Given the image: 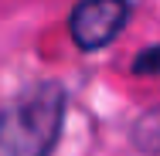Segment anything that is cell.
<instances>
[{
	"mask_svg": "<svg viewBox=\"0 0 160 156\" xmlns=\"http://www.w3.org/2000/svg\"><path fill=\"white\" fill-rule=\"evenodd\" d=\"M133 139H136L140 149H147V153H160V105H157V109H150V112L136 122Z\"/></svg>",
	"mask_w": 160,
	"mask_h": 156,
	"instance_id": "cell-3",
	"label": "cell"
},
{
	"mask_svg": "<svg viewBox=\"0 0 160 156\" xmlns=\"http://www.w3.org/2000/svg\"><path fill=\"white\" fill-rule=\"evenodd\" d=\"M126 21H129V0H78L68 17V31L82 51H99L119 37Z\"/></svg>",
	"mask_w": 160,
	"mask_h": 156,
	"instance_id": "cell-2",
	"label": "cell"
},
{
	"mask_svg": "<svg viewBox=\"0 0 160 156\" xmlns=\"http://www.w3.org/2000/svg\"><path fill=\"white\" fill-rule=\"evenodd\" d=\"M133 71H136V75H157V71H160V44L140 51L136 61H133Z\"/></svg>",
	"mask_w": 160,
	"mask_h": 156,
	"instance_id": "cell-4",
	"label": "cell"
},
{
	"mask_svg": "<svg viewBox=\"0 0 160 156\" xmlns=\"http://www.w3.org/2000/svg\"><path fill=\"white\" fill-rule=\"evenodd\" d=\"M65 122V88L41 82L0 109V156H51Z\"/></svg>",
	"mask_w": 160,
	"mask_h": 156,
	"instance_id": "cell-1",
	"label": "cell"
}]
</instances>
